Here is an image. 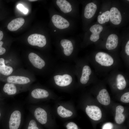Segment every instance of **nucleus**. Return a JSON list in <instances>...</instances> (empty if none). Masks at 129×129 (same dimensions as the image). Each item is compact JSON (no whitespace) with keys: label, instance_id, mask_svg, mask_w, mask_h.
I'll return each instance as SVG.
<instances>
[{"label":"nucleus","instance_id":"bb28decb","mask_svg":"<svg viewBox=\"0 0 129 129\" xmlns=\"http://www.w3.org/2000/svg\"><path fill=\"white\" fill-rule=\"evenodd\" d=\"M27 129H39L34 120L32 119L30 121Z\"/></svg>","mask_w":129,"mask_h":129},{"label":"nucleus","instance_id":"c85d7f7f","mask_svg":"<svg viewBox=\"0 0 129 129\" xmlns=\"http://www.w3.org/2000/svg\"><path fill=\"white\" fill-rule=\"evenodd\" d=\"M66 127L67 129H78L77 125L73 122H70L68 123Z\"/></svg>","mask_w":129,"mask_h":129},{"label":"nucleus","instance_id":"7c9ffc66","mask_svg":"<svg viewBox=\"0 0 129 129\" xmlns=\"http://www.w3.org/2000/svg\"><path fill=\"white\" fill-rule=\"evenodd\" d=\"M3 42L2 41H0V55L4 54L6 51L5 49L2 46Z\"/></svg>","mask_w":129,"mask_h":129},{"label":"nucleus","instance_id":"5701e85b","mask_svg":"<svg viewBox=\"0 0 129 129\" xmlns=\"http://www.w3.org/2000/svg\"><path fill=\"white\" fill-rule=\"evenodd\" d=\"M116 81L118 89L120 90L124 89L126 86V83L123 76L120 74H118L117 77Z\"/></svg>","mask_w":129,"mask_h":129},{"label":"nucleus","instance_id":"b1692460","mask_svg":"<svg viewBox=\"0 0 129 129\" xmlns=\"http://www.w3.org/2000/svg\"><path fill=\"white\" fill-rule=\"evenodd\" d=\"M110 18V12L107 11L102 13L101 15H99L97 17V19L98 22L100 24H103L108 22Z\"/></svg>","mask_w":129,"mask_h":129},{"label":"nucleus","instance_id":"7ed1b4c3","mask_svg":"<svg viewBox=\"0 0 129 129\" xmlns=\"http://www.w3.org/2000/svg\"><path fill=\"white\" fill-rule=\"evenodd\" d=\"M96 61L102 66H110L113 63V58L108 54L102 52L98 53L95 56Z\"/></svg>","mask_w":129,"mask_h":129},{"label":"nucleus","instance_id":"c9c22d12","mask_svg":"<svg viewBox=\"0 0 129 129\" xmlns=\"http://www.w3.org/2000/svg\"><path fill=\"white\" fill-rule=\"evenodd\" d=\"M0 116H1V114H0Z\"/></svg>","mask_w":129,"mask_h":129},{"label":"nucleus","instance_id":"aec40b11","mask_svg":"<svg viewBox=\"0 0 129 129\" xmlns=\"http://www.w3.org/2000/svg\"><path fill=\"white\" fill-rule=\"evenodd\" d=\"M91 72V69L89 66L85 65L83 67L80 79V81L82 84H85L87 83L89 80V76Z\"/></svg>","mask_w":129,"mask_h":129},{"label":"nucleus","instance_id":"473e14b6","mask_svg":"<svg viewBox=\"0 0 129 129\" xmlns=\"http://www.w3.org/2000/svg\"><path fill=\"white\" fill-rule=\"evenodd\" d=\"M3 36V32L0 30V41L2 39Z\"/></svg>","mask_w":129,"mask_h":129},{"label":"nucleus","instance_id":"9b49d317","mask_svg":"<svg viewBox=\"0 0 129 129\" xmlns=\"http://www.w3.org/2000/svg\"><path fill=\"white\" fill-rule=\"evenodd\" d=\"M98 102L104 105H108L110 102V98L107 90L103 89L99 92L97 97Z\"/></svg>","mask_w":129,"mask_h":129},{"label":"nucleus","instance_id":"1a4fd4ad","mask_svg":"<svg viewBox=\"0 0 129 129\" xmlns=\"http://www.w3.org/2000/svg\"><path fill=\"white\" fill-rule=\"evenodd\" d=\"M110 12L111 22L115 25L119 24L122 20V16L119 11L116 8L113 7L110 9Z\"/></svg>","mask_w":129,"mask_h":129},{"label":"nucleus","instance_id":"f257e3e1","mask_svg":"<svg viewBox=\"0 0 129 129\" xmlns=\"http://www.w3.org/2000/svg\"><path fill=\"white\" fill-rule=\"evenodd\" d=\"M51 21L54 26L59 30L66 29L70 25V23L68 20L61 15L57 14L52 15Z\"/></svg>","mask_w":129,"mask_h":129},{"label":"nucleus","instance_id":"4be33fe9","mask_svg":"<svg viewBox=\"0 0 129 129\" xmlns=\"http://www.w3.org/2000/svg\"><path fill=\"white\" fill-rule=\"evenodd\" d=\"M57 112L60 116L63 118L70 117L73 114V113L71 111L65 109L61 106L58 108Z\"/></svg>","mask_w":129,"mask_h":129},{"label":"nucleus","instance_id":"a211bd4d","mask_svg":"<svg viewBox=\"0 0 129 129\" xmlns=\"http://www.w3.org/2000/svg\"><path fill=\"white\" fill-rule=\"evenodd\" d=\"M31 95L34 98L40 99L46 98L49 95L48 92L46 90L40 88H37L31 92Z\"/></svg>","mask_w":129,"mask_h":129},{"label":"nucleus","instance_id":"393cba45","mask_svg":"<svg viewBox=\"0 0 129 129\" xmlns=\"http://www.w3.org/2000/svg\"><path fill=\"white\" fill-rule=\"evenodd\" d=\"M124 111V110H116V115L115 119L116 122L118 124H122L125 120V116L123 113Z\"/></svg>","mask_w":129,"mask_h":129},{"label":"nucleus","instance_id":"20e7f679","mask_svg":"<svg viewBox=\"0 0 129 129\" xmlns=\"http://www.w3.org/2000/svg\"><path fill=\"white\" fill-rule=\"evenodd\" d=\"M86 113L92 119L97 121L100 120L102 117V113L100 109L95 105H87L86 109Z\"/></svg>","mask_w":129,"mask_h":129},{"label":"nucleus","instance_id":"72a5a7b5","mask_svg":"<svg viewBox=\"0 0 129 129\" xmlns=\"http://www.w3.org/2000/svg\"><path fill=\"white\" fill-rule=\"evenodd\" d=\"M28 1H37V0H28Z\"/></svg>","mask_w":129,"mask_h":129},{"label":"nucleus","instance_id":"9d476101","mask_svg":"<svg viewBox=\"0 0 129 129\" xmlns=\"http://www.w3.org/2000/svg\"><path fill=\"white\" fill-rule=\"evenodd\" d=\"M56 4L60 10L65 14L70 13L72 10V6L71 3L69 1L66 0H57Z\"/></svg>","mask_w":129,"mask_h":129},{"label":"nucleus","instance_id":"2f4dec72","mask_svg":"<svg viewBox=\"0 0 129 129\" xmlns=\"http://www.w3.org/2000/svg\"><path fill=\"white\" fill-rule=\"evenodd\" d=\"M125 51L127 54L129 55V41L127 42L125 47Z\"/></svg>","mask_w":129,"mask_h":129},{"label":"nucleus","instance_id":"0eeeda50","mask_svg":"<svg viewBox=\"0 0 129 129\" xmlns=\"http://www.w3.org/2000/svg\"><path fill=\"white\" fill-rule=\"evenodd\" d=\"M28 58L31 63L36 68L41 69L45 65L44 61L34 53H30L28 55Z\"/></svg>","mask_w":129,"mask_h":129},{"label":"nucleus","instance_id":"6ab92c4d","mask_svg":"<svg viewBox=\"0 0 129 129\" xmlns=\"http://www.w3.org/2000/svg\"><path fill=\"white\" fill-rule=\"evenodd\" d=\"M13 71V68L10 66L5 65L4 59L0 58V72L2 74L6 76L9 75Z\"/></svg>","mask_w":129,"mask_h":129},{"label":"nucleus","instance_id":"c756f323","mask_svg":"<svg viewBox=\"0 0 129 129\" xmlns=\"http://www.w3.org/2000/svg\"><path fill=\"white\" fill-rule=\"evenodd\" d=\"M113 127L112 124L108 123L104 124L103 126L102 129H112Z\"/></svg>","mask_w":129,"mask_h":129},{"label":"nucleus","instance_id":"2eb2a0df","mask_svg":"<svg viewBox=\"0 0 129 129\" xmlns=\"http://www.w3.org/2000/svg\"><path fill=\"white\" fill-rule=\"evenodd\" d=\"M61 46L63 48V51L64 54L69 56L72 53L74 49L71 42L70 40L63 39L60 41Z\"/></svg>","mask_w":129,"mask_h":129},{"label":"nucleus","instance_id":"6e6552de","mask_svg":"<svg viewBox=\"0 0 129 129\" xmlns=\"http://www.w3.org/2000/svg\"><path fill=\"white\" fill-rule=\"evenodd\" d=\"M9 83L19 84H25L29 83L30 79L28 77L22 76L13 75L8 76L7 79Z\"/></svg>","mask_w":129,"mask_h":129},{"label":"nucleus","instance_id":"f704fd0d","mask_svg":"<svg viewBox=\"0 0 129 129\" xmlns=\"http://www.w3.org/2000/svg\"><path fill=\"white\" fill-rule=\"evenodd\" d=\"M101 13V12H100L99 13Z\"/></svg>","mask_w":129,"mask_h":129},{"label":"nucleus","instance_id":"f8f14e48","mask_svg":"<svg viewBox=\"0 0 129 129\" xmlns=\"http://www.w3.org/2000/svg\"><path fill=\"white\" fill-rule=\"evenodd\" d=\"M103 29V27L99 24H96L92 26L90 29L92 33L90 38V40L93 42L97 41L99 38L100 34Z\"/></svg>","mask_w":129,"mask_h":129},{"label":"nucleus","instance_id":"f03ea898","mask_svg":"<svg viewBox=\"0 0 129 129\" xmlns=\"http://www.w3.org/2000/svg\"><path fill=\"white\" fill-rule=\"evenodd\" d=\"M27 40L30 45L40 47H44L47 43L46 39L45 36L37 33L33 34L30 35L28 38Z\"/></svg>","mask_w":129,"mask_h":129},{"label":"nucleus","instance_id":"4468645a","mask_svg":"<svg viewBox=\"0 0 129 129\" xmlns=\"http://www.w3.org/2000/svg\"><path fill=\"white\" fill-rule=\"evenodd\" d=\"M24 22V19L23 18L15 19L9 23L7 26L8 29L11 31H16L23 25Z\"/></svg>","mask_w":129,"mask_h":129},{"label":"nucleus","instance_id":"cd10ccee","mask_svg":"<svg viewBox=\"0 0 129 129\" xmlns=\"http://www.w3.org/2000/svg\"><path fill=\"white\" fill-rule=\"evenodd\" d=\"M17 8L25 14H27L28 12V10L25 8L21 4H19L17 6Z\"/></svg>","mask_w":129,"mask_h":129},{"label":"nucleus","instance_id":"dca6fc26","mask_svg":"<svg viewBox=\"0 0 129 129\" xmlns=\"http://www.w3.org/2000/svg\"><path fill=\"white\" fill-rule=\"evenodd\" d=\"M118 43V38L115 34H112L110 35L107 39L106 44V47L108 50H111L116 48Z\"/></svg>","mask_w":129,"mask_h":129},{"label":"nucleus","instance_id":"ddd939ff","mask_svg":"<svg viewBox=\"0 0 129 129\" xmlns=\"http://www.w3.org/2000/svg\"><path fill=\"white\" fill-rule=\"evenodd\" d=\"M35 117L38 121L42 124H46L47 121V114L43 109L40 108H37L34 112Z\"/></svg>","mask_w":129,"mask_h":129},{"label":"nucleus","instance_id":"39448f33","mask_svg":"<svg viewBox=\"0 0 129 129\" xmlns=\"http://www.w3.org/2000/svg\"><path fill=\"white\" fill-rule=\"evenodd\" d=\"M21 114L18 110H15L11 113L10 117L9 125L10 129H18L21 123Z\"/></svg>","mask_w":129,"mask_h":129},{"label":"nucleus","instance_id":"412c9836","mask_svg":"<svg viewBox=\"0 0 129 129\" xmlns=\"http://www.w3.org/2000/svg\"><path fill=\"white\" fill-rule=\"evenodd\" d=\"M3 90L4 92L9 95H14L17 92V88L14 84L7 83L4 85Z\"/></svg>","mask_w":129,"mask_h":129},{"label":"nucleus","instance_id":"a878e982","mask_svg":"<svg viewBox=\"0 0 129 129\" xmlns=\"http://www.w3.org/2000/svg\"><path fill=\"white\" fill-rule=\"evenodd\" d=\"M121 101L124 102L128 103L129 102V92H127L124 93L122 96Z\"/></svg>","mask_w":129,"mask_h":129},{"label":"nucleus","instance_id":"423d86ee","mask_svg":"<svg viewBox=\"0 0 129 129\" xmlns=\"http://www.w3.org/2000/svg\"><path fill=\"white\" fill-rule=\"evenodd\" d=\"M54 79L56 84L60 86H68L70 84L72 81L71 76L67 74L57 75L54 76Z\"/></svg>","mask_w":129,"mask_h":129},{"label":"nucleus","instance_id":"e433bc0d","mask_svg":"<svg viewBox=\"0 0 129 129\" xmlns=\"http://www.w3.org/2000/svg\"></svg>","mask_w":129,"mask_h":129},{"label":"nucleus","instance_id":"f3484780","mask_svg":"<svg viewBox=\"0 0 129 129\" xmlns=\"http://www.w3.org/2000/svg\"><path fill=\"white\" fill-rule=\"evenodd\" d=\"M97 9V5L94 3L91 2L88 4L85 8L84 17L87 19L91 18L95 14Z\"/></svg>","mask_w":129,"mask_h":129}]
</instances>
